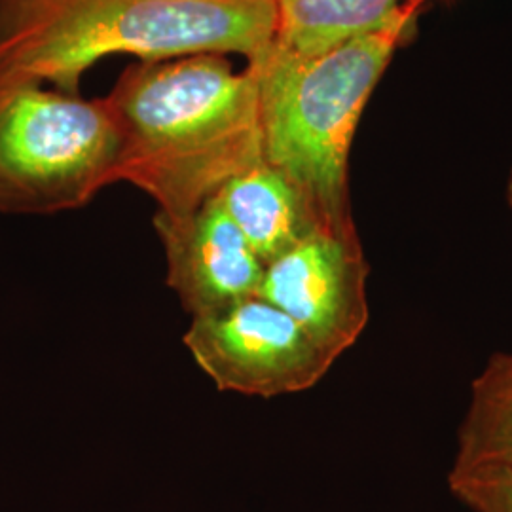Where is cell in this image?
<instances>
[{
	"mask_svg": "<svg viewBox=\"0 0 512 512\" xmlns=\"http://www.w3.org/2000/svg\"><path fill=\"white\" fill-rule=\"evenodd\" d=\"M448 488L473 512H512V465L452 467Z\"/></svg>",
	"mask_w": 512,
	"mask_h": 512,
	"instance_id": "11",
	"label": "cell"
},
{
	"mask_svg": "<svg viewBox=\"0 0 512 512\" xmlns=\"http://www.w3.org/2000/svg\"><path fill=\"white\" fill-rule=\"evenodd\" d=\"M366 279L357 230L319 228L264 266L256 296L287 313L338 359L368 323Z\"/></svg>",
	"mask_w": 512,
	"mask_h": 512,
	"instance_id": "6",
	"label": "cell"
},
{
	"mask_svg": "<svg viewBox=\"0 0 512 512\" xmlns=\"http://www.w3.org/2000/svg\"><path fill=\"white\" fill-rule=\"evenodd\" d=\"M122 137L118 183L183 220L239 173L264 162L258 86L220 54L131 63L103 97Z\"/></svg>",
	"mask_w": 512,
	"mask_h": 512,
	"instance_id": "1",
	"label": "cell"
},
{
	"mask_svg": "<svg viewBox=\"0 0 512 512\" xmlns=\"http://www.w3.org/2000/svg\"><path fill=\"white\" fill-rule=\"evenodd\" d=\"M167 258V283L184 310L207 317L253 298L264 264L226 215L219 196L183 220L154 217Z\"/></svg>",
	"mask_w": 512,
	"mask_h": 512,
	"instance_id": "7",
	"label": "cell"
},
{
	"mask_svg": "<svg viewBox=\"0 0 512 512\" xmlns=\"http://www.w3.org/2000/svg\"><path fill=\"white\" fill-rule=\"evenodd\" d=\"M277 0H0V82L80 93L97 61H158L272 46Z\"/></svg>",
	"mask_w": 512,
	"mask_h": 512,
	"instance_id": "2",
	"label": "cell"
},
{
	"mask_svg": "<svg viewBox=\"0 0 512 512\" xmlns=\"http://www.w3.org/2000/svg\"><path fill=\"white\" fill-rule=\"evenodd\" d=\"M512 465V355L499 353L471 387L454 467Z\"/></svg>",
	"mask_w": 512,
	"mask_h": 512,
	"instance_id": "10",
	"label": "cell"
},
{
	"mask_svg": "<svg viewBox=\"0 0 512 512\" xmlns=\"http://www.w3.org/2000/svg\"><path fill=\"white\" fill-rule=\"evenodd\" d=\"M184 344L219 389L262 399L310 389L336 361L287 313L258 296L194 317Z\"/></svg>",
	"mask_w": 512,
	"mask_h": 512,
	"instance_id": "5",
	"label": "cell"
},
{
	"mask_svg": "<svg viewBox=\"0 0 512 512\" xmlns=\"http://www.w3.org/2000/svg\"><path fill=\"white\" fill-rule=\"evenodd\" d=\"M507 200H509V205H511L512 209V167L511 175H509V183H507Z\"/></svg>",
	"mask_w": 512,
	"mask_h": 512,
	"instance_id": "12",
	"label": "cell"
},
{
	"mask_svg": "<svg viewBox=\"0 0 512 512\" xmlns=\"http://www.w3.org/2000/svg\"><path fill=\"white\" fill-rule=\"evenodd\" d=\"M120 129L105 99L0 82V213L54 215L118 183Z\"/></svg>",
	"mask_w": 512,
	"mask_h": 512,
	"instance_id": "4",
	"label": "cell"
},
{
	"mask_svg": "<svg viewBox=\"0 0 512 512\" xmlns=\"http://www.w3.org/2000/svg\"><path fill=\"white\" fill-rule=\"evenodd\" d=\"M406 0H277L275 42L315 55L380 29Z\"/></svg>",
	"mask_w": 512,
	"mask_h": 512,
	"instance_id": "9",
	"label": "cell"
},
{
	"mask_svg": "<svg viewBox=\"0 0 512 512\" xmlns=\"http://www.w3.org/2000/svg\"><path fill=\"white\" fill-rule=\"evenodd\" d=\"M217 196L264 266L323 228L300 190L266 160L230 179Z\"/></svg>",
	"mask_w": 512,
	"mask_h": 512,
	"instance_id": "8",
	"label": "cell"
},
{
	"mask_svg": "<svg viewBox=\"0 0 512 512\" xmlns=\"http://www.w3.org/2000/svg\"><path fill=\"white\" fill-rule=\"evenodd\" d=\"M423 2L406 0L380 29L327 52L294 54L274 40L247 61L258 86L264 160L300 190L327 230H355L348 181L355 131Z\"/></svg>",
	"mask_w": 512,
	"mask_h": 512,
	"instance_id": "3",
	"label": "cell"
}]
</instances>
